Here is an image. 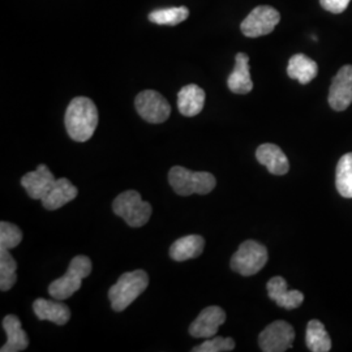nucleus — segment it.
I'll use <instances>...</instances> for the list:
<instances>
[{"instance_id":"obj_1","label":"nucleus","mask_w":352,"mask_h":352,"mask_svg":"<svg viewBox=\"0 0 352 352\" xmlns=\"http://www.w3.org/2000/svg\"><path fill=\"white\" fill-rule=\"evenodd\" d=\"M64 120L69 138L85 142L91 139L98 126V110L88 97H76L68 104Z\"/></svg>"},{"instance_id":"obj_2","label":"nucleus","mask_w":352,"mask_h":352,"mask_svg":"<svg viewBox=\"0 0 352 352\" xmlns=\"http://www.w3.org/2000/svg\"><path fill=\"white\" fill-rule=\"evenodd\" d=\"M149 277L145 270L124 273L109 291V299L115 312H123L148 289Z\"/></svg>"},{"instance_id":"obj_3","label":"nucleus","mask_w":352,"mask_h":352,"mask_svg":"<svg viewBox=\"0 0 352 352\" xmlns=\"http://www.w3.org/2000/svg\"><path fill=\"white\" fill-rule=\"evenodd\" d=\"M170 186L180 196L190 195H208L215 186L217 179L213 174L206 171H190L182 166H174L168 173Z\"/></svg>"},{"instance_id":"obj_4","label":"nucleus","mask_w":352,"mask_h":352,"mask_svg":"<svg viewBox=\"0 0 352 352\" xmlns=\"http://www.w3.org/2000/svg\"><path fill=\"white\" fill-rule=\"evenodd\" d=\"M91 273V260L87 256H76L72 258L69 267L63 277L51 282L49 292L56 300H65L81 289L82 279Z\"/></svg>"},{"instance_id":"obj_5","label":"nucleus","mask_w":352,"mask_h":352,"mask_svg":"<svg viewBox=\"0 0 352 352\" xmlns=\"http://www.w3.org/2000/svg\"><path fill=\"white\" fill-rule=\"evenodd\" d=\"M113 213L122 217L131 227H142L151 219V205L141 199L138 190L129 189L120 193L113 202Z\"/></svg>"},{"instance_id":"obj_6","label":"nucleus","mask_w":352,"mask_h":352,"mask_svg":"<svg viewBox=\"0 0 352 352\" xmlns=\"http://www.w3.org/2000/svg\"><path fill=\"white\" fill-rule=\"evenodd\" d=\"M269 254L266 247L254 240H245L231 258V269L243 277L257 274L266 263Z\"/></svg>"},{"instance_id":"obj_7","label":"nucleus","mask_w":352,"mask_h":352,"mask_svg":"<svg viewBox=\"0 0 352 352\" xmlns=\"http://www.w3.org/2000/svg\"><path fill=\"white\" fill-rule=\"evenodd\" d=\"M280 21V14L270 6H258L241 23L240 29L245 37L257 38L270 34Z\"/></svg>"},{"instance_id":"obj_8","label":"nucleus","mask_w":352,"mask_h":352,"mask_svg":"<svg viewBox=\"0 0 352 352\" xmlns=\"http://www.w3.org/2000/svg\"><path fill=\"white\" fill-rule=\"evenodd\" d=\"M135 106L140 116L151 124H161L166 122L171 113V106L155 90H144L138 94Z\"/></svg>"},{"instance_id":"obj_9","label":"nucleus","mask_w":352,"mask_h":352,"mask_svg":"<svg viewBox=\"0 0 352 352\" xmlns=\"http://www.w3.org/2000/svg\"><path fill=\"white\" fill-rule=\"evenodd\" d=\"M295 340V330L286 321H274L258 336V344L264 352L287 351Z\"/></svg>"},{"instance_id":"obj_10","label":"nucleus","mask_w":352,"mask_h":352,"mask_svg":"<svg viewBox=\"0 0 352 352\" xmlns=\"http://www.w3.org/2000/svg\"><path fill=\"white\" fill-rule=\"evenodd\" d=\"M329 104L336 111H344L352 103V65L342 67L329 89Z\"/></svg>"},{"instance_id":"obj_11","label":"nucleus","mask_w":352,"mask_h":352,"mask_svg":"<svg viewBox=\"0 0 352 352\" xmlns=\"http://www.w3.org/2000/svg\"><path fill=\"white\" fill-rule=\"evenodd\" d=\"M226 321V312L217 305H212L201 311L199 317L190 324L189 334L195 338H212L221 325Z\"/></svg>"},{"instance_id":"obj_12","label":"nucleus","mask_w":352,"mask_h":352,"mask_svg":"<svg viewBox=\"0 0 352 352\" xmlns=\"http://www.w3.org/2000/svg\"><path fill=\"white\" fill-rule=\"evenodd\" d=\"M55 176L46 164H39L34 171L28 173L21 179V186L33 200H42L55 183Z\"/></svg>"},{"instance_id":"obj_13","label":"nucleus","mask_w":352,"mask_h":352,"mask_svg":"<svg viewBox=\"0 0 352 352\" xmlns=\"http://www.w3.org/2000/svg\"><path fill=\"white\" fill-rule=\"evenodd\" d=\"M267 295L277 305L286 309H295L302 305L304 295L298 289H287V282L282 277H273L266 285Z\"/></svg>"},{"instance_id":"obj_14","label":"nucleus","mask_w":352,"mask_h":352,"mask_svg":"<svg viewBox=\"0 0 352 352\" xmlns=\"http://www.w3.org/2000/svg\"><path fill=\"white\" fill-rule=\"evenodd\" d=\"M256 158L273 175H285L289 170L286 154L274 144H263L256 151Z\"/></svg>"},{"instance_id":"obj_15","label":"nucleus","mask_w":352,"mask_h":352,"mask_svg":"<svg viewBox=\"0 0 352 352\" xmlns=\"http://www.w3.org/2000/svg\"><path fill=\"white\" fill-rule=\"evenodd\" d=\"M78 195V189L65 177L56 179L50 190L41 200L45 209L56 210L60 209L65 204L75 200Z\"/></svg>"},{"instance_id":"obj_16","label":"nucleus","mask_w":352,"mask_h":352,"mask_svg":"<svg viewBox=\"0 0 352 352\" xmlns=\"http://www.w3.org/2000/svg\"><path fill=\"white\" fill-rule=\"evenodd\" d=\"M227 87L235 94H248L253 89L250 72V58L247 54H236L235 68L227 78Z\"/></svg>"},{"instance_id":"obj_17","label":"nucleus","mask_w":352,"mask_h":352,"mask_svg":"<svg viewBox=\"0 0 352 352\" xmlns=\"http://www.w3.org/2000/svg\"><path fill=\"white\" fill-rule=\"evenodd\" d=\"M205 104V91L196 84H189L180 89L177 94V107L184 116H196L201 113Z\"/></svg>"},{"instance_id":"obj_18","label":"nucleus","mask_w":352,"mask_h":352,"mask_svg":"<svg viewBox=\"0 0 352 352\" xmlns=\"http://www.w3.org/2000/svg\"><path fill=\"white\" fill-rule=\"evenodd\" d=\"M34 314L39 320H47L56 325L63 327L71 320V311L64 302L37 299L33 304Z\"/></svg>"},{"instance_id":"obj_19","label":"nucleus","mask_w":352,"mask_h":352,"mask_svg":"<svg viewBox=\"0 0 352 352\" xmlns=\"http://www.w3.org/2000/svg\"><path fill=\"white\" fill-rule=\"evenodd\" d=\"M3 327L8 336L6 344L0 349L1 352H20L26 350L29 340L21 327V321L16 316L8 315L3 320Z\"/></svg>"},{"instance_id":"obj_20","label":"nucleus","mask_w":352,"mask_h":352,"mask_svg":"<svg viewBox=\"0 0 352 352\" xmlns=\"http://www.w3.org/2000/svg\"><path fill=\"white\" fill-rule=\"evenodd\" d=\"M205 247V240L200 235H188L175 240L170 248V256L174 261L183 263L196 258L201 254Z\"/></svg>"},{"instance_id":"obj_21","label":"nucleus","mask_w":352,"mask_h":352,"mask_svg":"<svg viewBox=\"0 0 352 352\" xmlns=\"http://www.w3.org/2000/svg\"><path fill=\"white\" fill-rule=\"evenodd\" d=\"M318 74V65L314 59L304 54H296L289 59L287 75L289 78L299 81L302 85L309 84Z\"/></svg>"},{"instance_id":"obj_22","label":"nucleus","mask_w":352,"mask_h":352,"mask_svg":"<svg viewBox=\"0 0 352 352\" xmlns=\"http://www.w3.org/2000/svg\"><path fill=\"white\" fill-rule=\"evenodd\" d=\"M305 342L309 351L329 352L331 350L330 336L325 329V325L318 320H312L308 322Z\"/></svg>"},{"instance_id":"obj_23","label":"nucleus","mask_w":352,"mask_h":352,"mask_svg":"<svg viewBox=\"0 0 352 352\" xmlns=\"http://www.w3.org/2000/svg\"><path fill=\"white\" fill-rule=\"evenodd\" d=\"M336 186L342 197L352 199V153L344 154L337 164Z\"/></svg>"},{"instance_id":"obj_24","label":"nucleus","mask_w":352,"mask_h":352,"mask_svg":"<svg viewBox=\"0 0 352 352\" xmlns=\"http://www.w3.org/2000/svg\"><path fill=\"white\" fill-rule=\"evenodd\" d=\"M188 16L189 10L187 7H173L153 11L149 14V20L157 25L174 26L186 21Z\"/></svg>"},{"instance_id":"obj_25","label":"nucleus","mask_w":352,"mask_h":352,"mask_svg":"<svg viewBox=\"0 0 352 352\" xmlns=\"http://www.w3.org/2000/svg\"><path fill=\"white\" fill-rule=\"evenodd\" d=\"M17 263L8 250H0V289L8 291L17 280Z\"/></svg>"},{"instance_id":"obj_26","label":"nucleus","mask_w":352,"mask_h":352,"mask_svg":"<svg viewBox=\"0 0 352 352\" xmlns=\"http://www.w3.org/2000/svg\"><path fill=\"white\" fill-rule=\"evenodd\" d=\"M23 240V231L20 227L10 222L0 223V250H12L16 248Z\"/></svg>"},{"instance_id":"obj_27","label":"nucleus","mask_w":352,"mask_h":352,"mask_svg":"<svg viewBox=\"0 0 352 352\" xmlns=\"http://www.w3.org/2000/svg\"><path fill=\"white\" fill-rule=\"evenodd\" d=\"M235 349V340L225 337H215L209 338L202 344L193 347L192 351L195 352H223L232 351Z\"/></svg>"},{"instance_id":"obj_28","label":"nucleus","mask_w":352,"mask_h":352,"mask_svg":"<svg viewBox=\"0 0 352 352\" xmlns=\"http://www.w3.org/2000/svg\"><path fill=\"white\" fill-rule=\"evenodd\" d=\"M351 0H320L321 7L331 13L344 12Z\"/></svg>"}]
</instances>
